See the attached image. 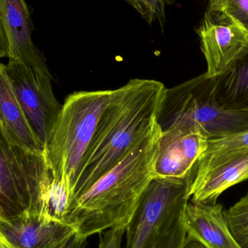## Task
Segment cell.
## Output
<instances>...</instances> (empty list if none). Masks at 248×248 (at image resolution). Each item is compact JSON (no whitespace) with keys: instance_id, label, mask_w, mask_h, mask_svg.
Here are the masks:
<instances>
[{"instance_id":"20","label":"cell","mask_w":248,"mask_h":248,"mask_svg":"<svg viewBox=\"0 0 248 248\" xmlns=\"http://www.w3.org/2000/svg\"><path fill=\"white\" fill-rule=\"evenodd\" d=\"M126 229L121 227L109 229L100 233L98 248H122V237Z\"/></svg>"},{"instance_id":"4","label":"cell","mask_w":248,"mask_h":248,"mask_svg":"<svg viewBox=\"0 0 248 248\" xmlns=\"http://www.w3.org/2000/svg\"><path fill=\"white\" fill-rule=\"evenodd\" d=\"M195 178H153L126 228L125 248H185L183 214Z\"/></svg>"},{"instance_id":"5","label":"cell","mask_w":248,"mask_h":248,"mask_svg":"<svg viewBox=\"0 0 248 248\" xmlns=\"http://www.w3.org/2000/svg\"><path fill=\"white\" fill-rule=\"evenodd\" d=\"M0 132V219L25 212L43 217L52 182L44 151L27 148Z\"/></svg>"},{"instance_id":"21","label":"cell","mask_w":248,"mask_h":248,"mask_svg":"<svg viewBox=\"0 0 248 248\" xmlns=\"http://www.w3.org/2000/svg\"><path fill=\"white\" fill-rule=\"evenodd\" d=\"M87 238H84L76 233L60 248H86L87 246Z\"/></svg>"},{"instance_id":"8","label":"cell","mask_w":248,"mask_h":248,"mask_svg":"<svg viewBox=\"0 0 248 248\" xmlns=\"http://www.w3.org/2000/svg\"><path fill=\"white\" fill-rule=\"evenodd\" d=\"M208 141L197 127L179 125L162 130L153 164V178L172 180L195 178Z\"/></svg>"},{"instance_id":"2","label":"cell","mask_w":248,"mask_h":248,"mask_svg":"<svg viewBox=\"0 0 248 248\" xmlns=\"http://www.w3.org/2000/svg\"><path fill=\"white\" fill-rule=\"evenodd\" d=\"M161 127L76 200L66 222L84 238L115 227L127 228L153 179V164Z\"/></svg>"},{"instance_id":"24","label":"cell","mask_w":248,"mask_h":248,"mask_svg":"<svg viewBox=\"0 0 248 248\" xmlns=\"http://www.w3.org/2000/svg\"><path fill=\"white\" fill-rule=\"evenodd\" d=\"M125 1L128 2L130 5L133 7L136 10V11H138L141 14V16L142 15V10H141V5L138 2V0H125Z\"/></svg>"},{"instance_id":"15","label":"cell","mask_w":248,"mask_h":248,"mask_svg":"<svg viewBox=\"0 0 248 248\" xmlns=\"http://www.w3.org/2000/svg\"><path fill=\"white\" fill-rule=\"evenodd\" d=\"M214 78L218 105L226 110L248 113V47L226 72Z\"/></svg>"},{"instance_id":"16","label":"cell","mask_w":248,"mask_h":248,"mask_svg":"<svg viewBox=\"0 0 248 248\" xmlns=\"http://www.w3.org/2000/svg\"><path fill=\"white\" fill-rule=\"evenodd\" d=\"M227 224L243 248H248V201L245 198L225 211Z\"/></svg>"},{"instance_id":"19","label":"cell","mask_w":248,"mask_h":248,"mask_svg":"<svg viewBox=\"0 0 248 248\" xmlns=\"http://www.w3.org/2000/svg\"><path fill=\"white\" fill-rule=\"evenodd\" d=\"M173 1L174 0H138L142 10L141 16L149 24L157 21L163 29L165 23L166 6L173 4Z\"/></svg>"},{"instance_id":"14","label":"cell","mask_w":248,"mask_h":248,"mask_svg":"<svg viewBox=\"0 0 248 248\" xmlns=\"http://www.w3.org/2000/svg\"><path fill=\"white\" fill-rule=\"evenodd\" d=\"M0 130L27 148L44 151L43 144L19 103L2 63L0 66Z\"/></svg>"},{"instance_id":"6","label":"cell","mask_w":248,"mask_h":248,"mask_svg":"<svg viewBox=\"0 0 248 248\" xmlns=\"http://www.w3.org/2000/svg\"><path fill=\"white\" fill-rule=\"evenodd\" d=\"M162 130L186 125L199 128L209 140L248 128V113L226 110L215 97V78L205 73L166 89L157 117Z\"/></svg>"},{"instance_id":"3","label":"cell","mask_w":248,"mask_h":248,"mask_svg":"<svg viewBox=\"0 0 248 248\" xmlns=\"http://www.w3.org/2000/svg\"><path fill=\"white\" fill-rule=\"evenodd\" d=\"M111 94L112 90H96L69 94L44 148L52 182L67 186L71 195Z\"/></svg>"},{"instance_id":"7","label":"cell","mask_w":248,"mask_h":248,"mask_svg":"<svg viewBox=\"0 0 248 248\" xmlns=\"http://www.w3.org/2000/svg\"><path fill=\"white\" fill-rule=\"evenodd\" d=\"M2 64L16 97L45 148L62 108L52 90V76L13 60Z\"/></svg>"},{"instance_id":"23","label":"cell","mask_w":248,"mask_h":248,"mask_svg":"<svg viewBox=\"0 0 248 248\" xmlns=\"http://www.w3.org/2000/svg\"><path fill=\"white\" fill-rule=\"evenodd\" d=\"M185 248H205L201 243L191 237H187V241H186V246Z\"/></svg>"},{"instance_id":"25","label":"cell","mask_w":248,"mask_h":248,"mask_svg":"<svg viewBox=\"0 0 248 248\" xmlns=\"http://www.w3.org/2000/svg\"><path fill=\"white\" fill-rule=\"evenodd\" d=\"M244 198H246V199H247L248 201V194L247 195H246V196H245Z\"/></svg>"},{"instance_id":"10","label":"cell","mask_w":248,"mask_h":248,"mask_svg":"<svg viewBox=\"0 0 248 248\" xmlns=\"http://www.w3.org/2000/svg\"><path fill=\"white\" fill-rule=\"evenodd\" d=\"M33 29L25 0H0V57L50 72L43 54L32 41Z\"/></svg>"},{"instance_id":"12","label":"cell","mask_w":248,"mask_h":248,"mask_svg":"<svg viewBox=\"0 0 248 248\" xmlns=\"http://www.w3.org/2000/svg\"><path fill=\"white\" fill-rule=\"evenodd\" d=\"M76 233L73 226L29 212L0 219V234L17 248H60Z\"/></svg>"},{"instance_id":"22","label":"cell","mask_w":248,"mask_h":248,"mask_svg":"<svg viewBox=\"0 0 248 248\" xmlns=\"http://www.w3.org/2000/svg\"><path fill=\"white\" fill-rule=\"evenodd\" d=\"M0 248H17L14 244L9 241L3 234H0Z\"/></svg>"},{"instance_id":"13","label":"cell","mask_w":248,"mask_h":248,"mask_svg":"<svg viewBox=\"0 0 248 248\" xmlns=\"http://www.w3.org/2000/svg\"><path fill=\"white\" fill-rule=\"evenodd\" d=\"M188 237L205 248H243L230 230L220 204L189 201L183 214Z\"/></svg>"},{"instance_id":"17","label":"cell","mask_w":248,"mask_h":248,"mask_svg":"<svg viewBox=\"0 0 248 248\" xmlns=\"http://www.w3.org/2000/svg\"><path fill=\"white\" fill-rule=\"evenodd\" d=\"M207 9L227 15L248 35V0H209Z\"/></svg>"},{"instance_id":"1","label":"cell","mask_w":248,"mask_h":248,"mask_svg":"<svg viewBox=\"0 0 248 248\" xmlns=\"http://www.w3.org/2000/svg\"><path fill=\"white\" fill-rule=\"evenodd\" d=\"M166 89L155 80L133 78L112 90L74 182L71 205L154 131Z\"/></svg>"},{"instance_id":"9","label":"cell","mask_w":248,"mask_h":248,"mask_svg":"<svg viewBox=\"0 0 248 248\" xmlns=\"http://www.w3.org/2000/svg\"><path fill=\"white\" fill-rule=\"evenodd\" d=\"M208 65L206 74L215 78L227 71L248 47V35L230 17L207 9L198 29Z\"/></svg>"},{"instance_id":"18","label":"cell","mask_w":248,"mask_h":248,"mask_svg":"<svg viewBox=\"0 0 248 248\" xmlns=\"http://www.w3.org/2000/svg\"><path fill=\"white\" fill-rule=\"evenodd\" d=\"M248 148V128L221 138L209 140L208 148L202 157Z\"/></svg>"},{"instance_id":"11","label":"cell","mask_w":248,"mask_h":248,"mask_svg":"<svg viewBox=\"0 0 248 248\" xmlns=\"http://www.w3.org/2000/svg\"><path fill=\"white\" fill-rule=\"evenodd\" d=\"M248 179V148L205 156L191 186L190 200L217 204L224 191Z\"/></svg>"}]
</instances>
